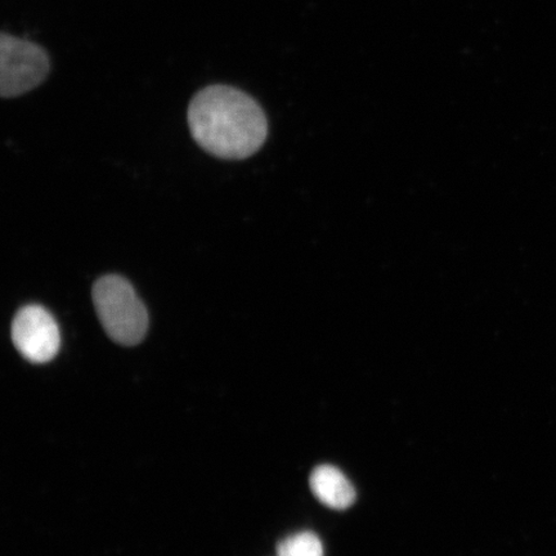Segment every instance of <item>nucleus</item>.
Masks as SVG:
<instances>
[{"label":"nucleus","mask_w":556,"mask_h":556,"mask_svg":"<svg viewBox=\"0 0 556 556\" xmlns=\"http://www.w3.org/2000/svg\"><path fill=\"white\" fill-rule=\"evenodd\" d=\"M12 340L21 356L33 364L50 363L61 346L58 323L50 312L37 304L17 312L12 324Z\"/></svg>","instance_id":"4"},{"label":"nucleus","mask_w":556,"mask_h":556,"mask_svg":"<svg viewBox=\"0 0 556 556\" xmlns=\"http://www.w3.org/2000/svg\"><path fill=\"white\" fill-rule=\"evenodd\" d=\"M93 303L108 336L125 346L142 342L149 329V313L128 280L116 275L100 278L93 287Z\"/></svg>","instance_id":"2"},{"label":"nucleus","mask_w":556,"mask_h":556,"mask_svg":"<svg viewBox=\"0 0 556 556\" xmlns=\"http://www.w3.org/2000/svg\"><path fill=\"white\" fill-rule=\"evenodd\" d=\"M278 556H324L321 540L313 532L293 534L277 546Z\"/></svg>","instance_id":"6"},{"label":"nucleus","mask_w":556,"mask_h":556,"mask_svg":"<svg viewBox=\"0 0 556 556\" xmlns=\"http://www.w3.org/2000/svg\"><path fill=\"white\" fill-rule=\"evenodd\" d=\"M309 485L319 503L333 510H344L356 502V490L350 479L332 465H319L312 471Z\"/></svg>","instance_id":"5"},{"label":"nucleus","mask_w":556,"mask_h":556,"mask_svg":"<svg viewBox=\"0 0 556 556\" xmlns=\"http://www.w3.org/2000/svg\"><path fill=\"white\" fill-rule=\"evenodd\" d=\"M192 137L214 156L242 160L266 142L268 124L252 97L227 86L207 87L193 97L189 108Z\"/></svg>","instance_id":"1"},{"label":"nucleus","mask_w":556,"mask_h":556,"mask_svg":"<svg viewBox=\"0 0 556 556\" xmlns=\"http://www.w3.org/2000/svg\"><path fill=\"white\" fill-rule=\"evenodd\" d=\"M50 58L33 41L2 34L0 37V93L15 99L41 85L50 73Z\"/></svg>","instance_id":"3"}]
</instances>
